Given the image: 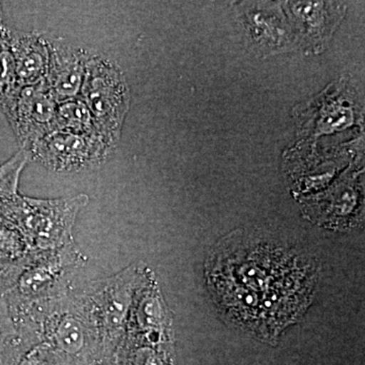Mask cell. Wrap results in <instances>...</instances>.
I'll use <instances>...</instances> for the list:
<instances>
[{"label": "cell", "mask_w": 365, "mask_h": 365, "mask_svg": "<svg viewBox=\"0 0 365 365\" xmlns=\"http://www.w3.org/2000/svg\"><path fill=\"white\" fill-rule=\"evenodd\" d=\"M0 365H69L51 348L16 332L0 350Z\"/></svg>", "instance_id": "cell-10"}, {"label": "cell", "mask_w": 365, "mask_h": 365, "mask_svg": "<svg viewBox=\"0 0 365 365\" xmlns=\"http://www.w3.org/2000/svg\"><path fill=\"white\" fill-rule=\"evenodd\" d=\"M85 264L76 244L61 248L30 252L14 263V277L4 295L11 317L34 304L66 294L74 287V278Z\"/></svg>", "instance_id": "cell-4"}, {"label": "cell", "mask_w": 365, "mask_h": 365, "mask_svg": "<svg viewBox=\"0 0 365 365\" xmlns=\"http://www.w3.org/2000/svg\"><path fill=\"white\" fill-rule=\"evenodd\" d=\"M16 335V328L9 304L4 294H0V350Z\"/></svg>", "instance_id": "cell-15"}, {"label": "cell", "mask_w": 365, "mask_h": 365, "mask_svg": "<svg viewBox=\"0 0 365 365\" xmlns=\"http://www.w3.org/2000/svg\"><path fill=\"white\" fill-rule=\"evenodd\" d=\"M49 64L45 83L57 104L79 97L86 63L91 53L61 42L48 40Z\"/></svg>", "instance_id": "cell-8"}, {"label": "cell", "mask_w": 365, "mask_h": 365, "mask_svg": "<svg viewBox=\"0 0 365 365\" xmlns=\"http://www.w3.org/2000/svg\"><path fill=\"white\" fill-rule=\"evenodd\" d=\"M13 319L16 332L51 348L69 365H110L76 285Z\"/></svg>", "instance_id": "cell-2"}, {"label": "cell", "mask_w": 365, "mask_h": 365, "mask_svg": "<svg viewBox=\"0 0 365 365\" xmlns=\"http://www.w3.org/2000/svg\"><path fill=\"white\" fill-rule=\"evenodd\" d=\"M30 248L23 235L0 222V264L1 266L16 263L30 253Z\"/></svg>", "instance_id": "cell-13"}, {"label": "cell", "mask_w": 365, "mask_h": 365, "mask_svg": "<svg viewBox=\"0 0 365 365\" xmlns=\"http://www.w3.org/2000/svg\"><path fill=\"white\" fill-rule=\"evenodd\" d=\"M55 130L103 137L90 110L79 98L57 105Z\"/></svg>", "instance_id": "cell-11"}, {"label": "cell", "mask_w": 365, "mask_h": 365, "mask_svg": "<svg viewBox=\"0 0 365 365\" xmlns=\"http://www.w3.org/2000/svg\"><path fill=\"white\" fill-rule=\"evenodd\" d=\"M85 194L57 199H36L20 193L0 199V222L18 230L30 251H44L73 244V227Z\"/></svg>", "instance_id": "cell-3"}, {"label": "cell", "mask_w": 365, "mask_h": 365, "mask_svg": "<svg viewBox=\"0 0 365 365\" xmlns=\"http://www.w3.org/2000/svg\"><path fill=\"white\" fill-rule=\"evenodd\" d=\"M57 105L45 81L37 85L21 86L13 106L4 116L21 150L28 151L34 144L55 131Z\"/></svg>", "instance_id": "cell-7"}, {"label": "cell", "mask_w": 365, "mask_h": 365, "mask_svg": "<svg viewBox=\"0 0 365 365\" xmlns=\"http://www.w3.org/2000/svg\"><path fill=\"white\" fill-rule=\"evenodd\" d=\"M302 257L272 242H225L206 264L208 287L228 318L270 339L311 302L316 273Z\"/></svg>", "instance_id": "cell-1"}, {"label": "cell", "mask_w": 365, "mask_h": 365, "mask_svg": "<svg viewBox=\"0 0 365 365\" xmlns=\"http://www.w3.org/2000/svg\"><path fill=\"white\" fill-rule=\"evenodd\" d=\"M29 160V153L21 150L6 163L0 165V199L19 193L21 172Z\"/></svg>", "instance_id": "cell-14"}, {"label": "cell", "mask_w": 365, "mask_h": 365, "mask_svg": "<svg viewBox=\"0 0 365 365\" xmlns=\"http://www.w3.org/2000/svg\"><path fill=\"white\" fill-rule=\"evenodd\" d=\"M114 148L103 137L55 130L26 153L53 172L74 173L101 165Z\"/></svg>", "instance_id": "cell-6"}, {"label": "cell", "mask_w": 365, "mask_h": 365, "mask_svg": "<svg viewBox=\"0 0 365 365\" xmlns=\"http://www.w3.org/2000/svg\"><path fill=\"white\" fill-rule=\"evenodd\" d=\"M1 21H2V4H1V2H0V26L2 25Z\"/></svg>", "instance_id": "cell-17"}, {"label": "cell", "mask_w": 365, "mask_h": 365, "mask_svg": "<svg viewBox=\"0 0 365 365\" xmlns=\"http://www.w3.org/2000/svg\"><path fill=\"white\" fill-rule=\"evenodd\" d=\"M78 98L90 110L103 137L116 148L130 108V91L121 68L91 54Z\"/></svg>", "instance_id": "cell-5"}, {"label": "cell", "mask_w": 365, "mask_h": 365, "mask_svg": "<svg viewBox=\"0 0 365 365\" xmlns=\"http://www.w3.org/2000/svg\"><path fill=\"white\" fill-rule=\"evenodd\" d=\"M11 274H13V270H11V264L0 266V294H4L9 287Z\"/></svg>", "instance_id": "cell-16"}, {"label": "cell", "mask_w": 365, "mask_h": 365, "mask_svg": "<svg viewBox=\"0 0 365 365\" xmlns=\"http://www.w3.org/2000/svg\"><path fill=\"white\" fill-rule=\"evenodd\" d=\"M21 86L16 76V63L9 39V28L0 26V110L9 112Z\"/></svg>", "instance_id": "cell-12"}, {"label": "cell", "mask_w": 365, "mask_h": 365, "mask_svg": "<svg viewBox=\"0 0 365 365\" xmlns=\"http://www.w3.org/2000/svg\"><path fill=\"white\" fill-rule=\"evenodd\" d=\"M9 39L21 86L45 81L49 64L48 40L36 33H21L9 28Z\"/></svg>", "instance_id": "cell-9"}]
</instances>
